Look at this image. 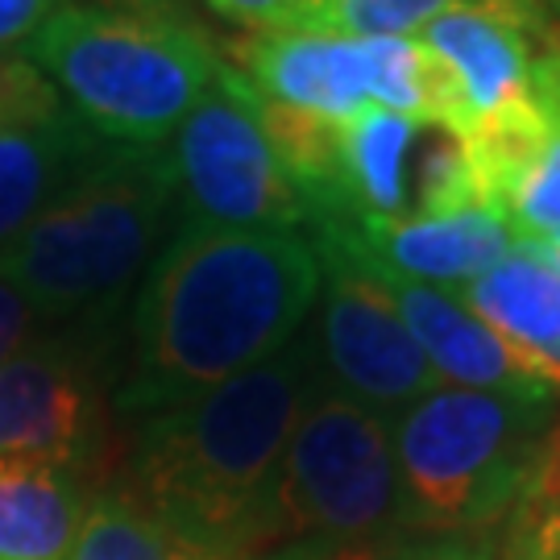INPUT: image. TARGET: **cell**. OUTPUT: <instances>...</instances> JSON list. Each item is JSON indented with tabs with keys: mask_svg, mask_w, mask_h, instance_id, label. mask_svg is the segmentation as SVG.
<instances>
[{
	"mask_svg": "<svg viewBox=\"0 0 560 560\" xmlns=\"http://www.w3.org/2000/svg\"><path fill=\"white\" fill-rule=\"evenodd\" d=\"M320 300V258L291 229H179L133 307L120 411L154 416L282 353Z\"/></svg>",
	"mask_w": 560,
	"mask_h": 560,
	"instance_id": "6da1fadb",
	"label": "cell"
},
{
	"mask_svg": "<svg viewBox=\"0 0 560 560\" xmlns=\"http://www.w3.org/2000/svg\"><path fill=\"white\" fill-rule=\"evenodd\" d=\"M307 395L312 349L291 340L237 378L145 416L125 486L229 560L258 557L275 544L282 448Z\"/></svg>",
	"mask_w": 560,
	"mask_h": 560,
	"instance_id": "7a4b0ae2",
	"label": "cell"
},
{
	"mask_svg": "<svg viewBox=\"0 0 560 560\" xmlns=\"http://www.w3.org/2000/svg\"><path fill=\"white\" fill-rule=\"evenodd\" d=\"M557 399H515L436 386L402 407L390 436L399 465L402 532L457 540L515 520L557 474Z\"/></svg>",
	"mask_w": 560,
	"mask_h": 560,
	"instance_id": "3957f363",
	"label": "cell"
},
{
	"mask_svg": "<svg viewBox=\"0 0 560 560\" xmlns=\"http://www.w3.org/2000/svg\"><path fill=\"white\" fill-rule=\"evenodd\" d=\"M62 104L108 145L162 150L221 71L196 25L162 13L62 4L21 46Z\"/></svg>",
	"mask_w": 560,
	"mask_h": 560,
	"instance_id": "277c9868",
	"label": "cell"
},
{
	"mask_svg": "<svg viewBox=\"0 0 560 560\" xmlns=\"http://www.w3.org/2000/svg\"><path fill=\"white\" fill-rule=\"evenodd\" d=\"M171 212L175 191L162 150L108 145L25 224L0 254V270L38 320L101 316L150 270Z\"/></svg>",
	"mask_w": 560,
	"mask_h": 560,
	"instance_id": "5b68a950",
	"label": "cell"
},
{
	"mask_svg": "<svg viewBox=\"0 0 560 560\" xmlns=\"http://www.w3.org/2000/svg\"><path fill=\"white\" fill-rule=\"evenodd\" d=\"M399 532L390 416L340 390L312 386L282 448L275 540L307 544L328 560H386Z\"/></svg>",
	"mask_w": 560,
	"mask_h": 560,
	"instance_id": "8992f818",
	"label": "cell"
},
{
	"mask_svg": "<svg viewBox=\"0 0 560 560\" xmlns=\"http://www.w3.org/2000/svg\"><path fill=\"white\" fill-rule=\"evenodd\" d=\"M179 229H303L307 208L258 120L254 88L237 67L217 71L200 104L162 150Z\"/></svg>",
	"mask_w": 560,
	"mask_h": 560,
	"instance_id": "52a82bcc",
	"label": "cell"
},
{
	"mask_svg": "<svg viewBox=\"0 0 560 560\" xmlns=\"http://www.w3.org/2000/svg\"><path fill=\"white\" fill-rule=\"evenodd\" d=\"M316 249V245H312ZM320 258V349L337 390L349 399L395 416L436 390L441 378L428 365L411 328L402 324L390 291L340 254L316 249Z\"/></svg>",
	"mask_w": 560,
	"mask_h": 560,
	"instance_id": "ba28073f",
	"label": "cell"
},
{
	"mask_svg": "<svg viewBox=\"0 0 560 560\" xmlns=\"http://www.w3.org/2000/svg\"><path fill=\"white\" fill-rule=\"evenodd\" d=\"M108 444L96 370L71 340H30L0 365V457L67 465L96 481Z\"/></svg>",
	"mask_w": 560,
	"mask_h": 560,
	"instance_id": "9c48e42d",
	"label": "cell"
},
{
	"mask_svg": "<svg viewBox=\"0 0 560 560\" xmlns=\"http://www.w3.org/2000/svg\"><path fill=\"white\" fill-rule=\"evenodd\" d=\"M416 38L441 67L453 133L460 138L536 101L532 38H548V18L536 0H457Z\"/></svg>",
	"mask_w": 560,
	"mask_h": 560,
	"instance_id": "30bf717a",
	"label": "cell"
},
{
	"mask_svg": "<svg viewBox=\"0 0 560 560\" xmlns=\"http://www.w3.org/2000/svg\"><path fill=\"white\" fill-rule=\"evenodd\" d=\"M312 245L340 254L370 275L465 287L520 249V233L490 208H465L448 217H402V221H320Z\"/></svg>",
	"mask_w": 560,
	"mask_h": 560,
	"instance_id": "8fae6325",
	"label": "cell"
},
{
	"mask_svg": "<svg viewBox=\"0 0 560 560\" xmlns=\"http://www.w3.org/2000/svg\"><path fill=\"white\" fill-rule=\"evenodd\" d=\"M237 71L279 104L345 120L374 104V38L261 30L237 42Z\"/></svg>",
	"mask_w": 560,
	"mask_h": 560,
	"instance_id": "7c38bea8",
	"label": "cell"
},
{
	"mask_svg": "<svg viewBox=\"0 0 560 560\" xmlns=\"http://www.w3.org/2000/svg\"><path fill=\"white\" fill-rule=\"evenodd\" d=\"M374 279L390 291L402 324L411 328V337L423 349L428 365L436 370L441 386L515 395V399H557V390L536 378L457 291L395 279V275H374Z\"/></svg>",
	"mask_w": 560,
	"mask_h": 560,
	"instance_id": "4fadbf2b",
	"label": "cell"
},
{
	"mask_svg": "<svg viewBox=\"0 0 560 560\" xmlns=\"http://www.w3.org/2000/svg\"><path fill=\"white\" fill-rule=\"evenodd\" d=\"M481 208L520 237L560 233V113L532 101L469 133Z\"/></svg>",
	"mask_w": 560,
	"mask_h": 560,
	"instance_id": "5bb4252c",
	"label": "cell"
},
{
	"mask_svg": "<svg viewBox=\"0 0 560 560\" xmlns=\"http://www.w3.org/2000/svg\"><path fill=\"white\" fill-rule=\"evenodd\" d=\"M104 150L108 141L83 129L75 113L0 125V254Z\"/></svg>",
	"mask_w": 560,
	"mask_h": 560,
	"instance_id": "9a60e30c",
	"label": "cell"
},
{
	"mask_svg": "<svg viewBox=\"0 0 560 560\" xmlns=\"http://www.w3.org/2000/svg\"><path fill=\"white\" fill-rule=\"evenodd\" d=\"M460 300L502 337V345L560 390V275L527 254H511L486 275L465 282Z\"/></svg>",
	"mask_w": 560,
	"mask_h": 560,
	"instance_id": "2e32d148",
	"label": "cell"
},
{
	"mask_svg": "<svg viewBox=\"0 0 560 560\" xmlns=\"http://www.w3.org/2000/svg\"><path fill=\"white\" fill-rule=\"evenodd\" d=\"M423 120L365 104L361 113L337 120L340 154V221H402L411 200V162Z\"/></svg>",
	"mask_w": 560,
	"mask_h": 560,
	"instance_id": "e0dca14e",
	"label": "cell"
},
{
	"mask_svg": "<svg viewBox=\"0 0 560 560\" xmlns=\"http://www.w3.org/2000/svg\"><path fill=\"white\" fill-rule=\"evenodd\" d=\"M92 478L67 465L0 457V560H67Z\"/></svg>",
	"mask_w": 560,
	"mask_h": 560,
	"instance_id": "ac0fdd59",
	"label": "cell"
},
{
	"mask_svg": "<svg viewBox=\"0 0 560 560\" xmlns=\"http://www.w3.org/2000/svg\"><path fill=\"white\" fill-rule=\"evenodd\" d=\"M67 560H229L212 544L187 536L183 527L162 520L154 506L129 490L113 486L88 502L80 536Z\"/></svg>",
	"mask_w": 560,
	"mask_h": 560,
	"instance_id": "d6986e66",
	"label": "cell"
},
{
	"mask_svg": "<svg viewBox=\"0 0 560 560\" xmlns=\"http://www.w3.org/2000/svg\"><path fill=\"white\" fill-rule=\"evenodd\" d=\"M457 0H328L316 34L340 38H407Z\"/></svg>",
	"mask_w": 560,
	"mask_h": 560,
	"instance_id": "ffe728a7",
	"label": "cell"
},
{
	"mask_svg": "<svg viewBox=\"0 0 560 560\" xmlns=\"http://www.w3.org/2000/svg\"><path fill=\"white\" fill-rule=\"evenodd\" d=\"M511 560H560V474L515 511Z\"/></svg>",
	"mask_w": 560,
	"mask_h": 560,
	"instance_id": "44dd1931",
	"label": "cell"
},
{
	"mask_svg": "<svg viewBox=\"0 0 560 560\" xmlns=\"http://www.w3.org/2000/svg\"><path fill=\"white\" fill-rule=\"evenodd\" d=\"M224 21H237L249 30H316L328 0H203Z\"/></svg>",
	"mask_w": 560,
	"mask_h": 560,
	"instance_id": "7402d4cb",
	"label": "cell"
},
{
	"mask_svg": "<svg viewBox=\"0 0 560 560\" xmlns=\"http://www.w3.org/2000/svg\"><path fill=\"white\" fill-rule=\"evenodd\" d=\"M38 324H42L38 312L21 295V287L0 270V365L34 340V328H38Z\"/></svg>",
	"mask_w": 560,
	"mask_h": 560,
	"instance_id": "603a6c76",
	"label": "cell"
},
{
	"mask_svg": "<svg viewBox=\"0 0 560 560\" xmlns=\"http://www.w3.org/2000/svg\"><path fill=\"white\" fill-rule=\"evenodd\" d=\"M62 0H0V55H13L42 30Z\"/></svg>",
	"mask_w": 560,
	"mask_h": 560,
	"instance_id": "cb8c5ba5",
	"label": "cell"
},
{
	"mask_svg": "<svg viewBox=\"0 0 560 560\" xmlns=\"http://www.w3.org/2000/svg\"><path fill=\"white\" fill-rule=\"evenodd\" d=\"M532 92H536V101L548 104V108H557L560 113V46H544L536 62H532Z\"/></svg>",
	"mask_w": 560,
	"mask_h": 560,
	"instance_id": "d4e9b609",
	"label": "cell"
},
{
	"mask_svg": "<svg viewBox=\"0 0 560 560\" xmlns=\"http://www.w3.org/2000/svg\"><path fill=\"white\" fill-rule=\"evenodd\" d=\"M386 560H494V557H490V552H481V548H469V544L441 540V544L407 548V552H390Z\"/></svg>",
	"mask_w": 560,
	"mask_h": 560,
	"instance_id": "484cf974",
	"label": "cell"
},
{
	"mask_svg": "<svg viewBox=\"0 0 560 560\" xmlns=\"http://www.w3.org/2000/svg\"><path fill=\"white\" fill-rule=\"evenodd\" d=\"M520 254L544 261V266H552L560 275V233H548V237H520Z\"/></svg>",
	"mask_w": 560,
	"mask_h": 560,
	"instance_id": "4316f807",
	"label": "cell"
},
{
	"mask_svg": "<svg viewBox=\"0 0 560 560\" xmlns=\"http://www.w3.org/2000/svg\"><path fill=\"white\" fill-rule=\"evenodd\" d=\"M249 560H328V557L316 552V548H307V544H287L279 552H258V557H249Z\"/></svg>",
	"mask_w": 560,
	"mask_h": 560,
	"instance_id": "83f0119b",
	"label": "cell"
},
{
	"mask_svg": "<svg viewBox=\"0 0 560 560\" xmlns=\"http://www.w3.org/2000/svg\"><path fill=\"white\" fill-rule=\"evenodd\" d=\"M536 4H548V9H552V13L560 18V0H536Z\"/></svg>",
	"mask_w": 560,
	"mask_h": 560,
	"instance_id": "f1b7e54d",
	"label": "cell"
}]
</instances>
